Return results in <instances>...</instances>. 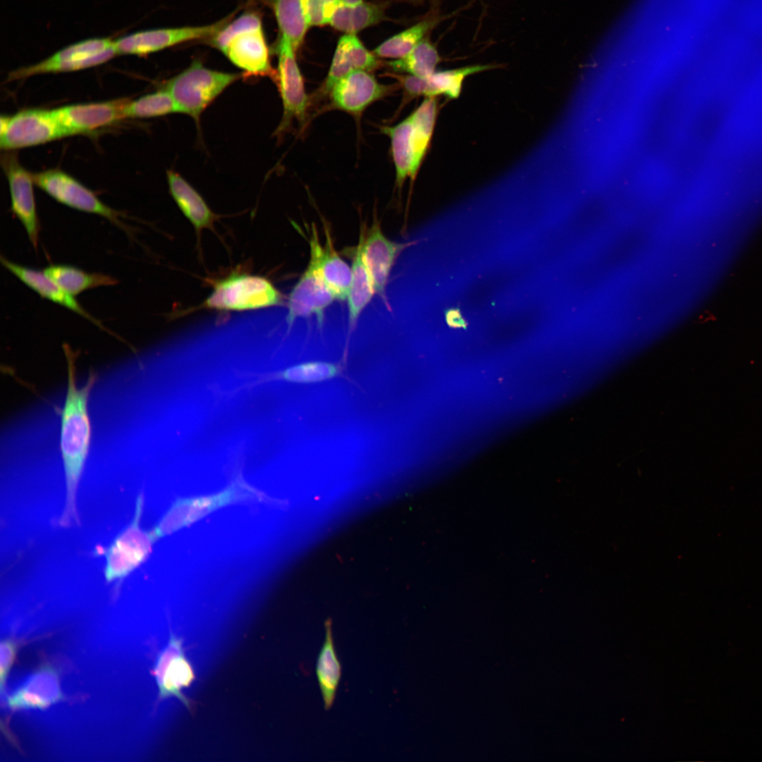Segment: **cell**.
<instances>
[{
  "instance_id": "obj_1",
  "label": "cell",
  "mask_w": 762,
  "mask_h": 762,
  "mask_svg": "<svg viewBox=\"0 0 762 762\" xmlns=\"http://www.w3.org/2000/svg\"><path fill=\"white\" fill-rule=\"evenodd\" d=\"M63 349L67 363L68 381L61 416L60 448L64 471L66 499L59 525L68 527L78 523V491L90 452L92 437L88 402L97 375L91 370L85 384L78 387L76 382V355L68 344H64Z\"/></svg>"
},
{
  "instance_id": "obj_2",
  "label": "cell",
  "mask_w": 762,
  "mask_h": 762,
  "mask_svg": "<svg viewBox=\"0 0 762 762\" xmlns=\"http://www.w3.org/2000/svg\"><path fill=\"white\" fill-rule=\"evenodd\" d=\"M207 40L241 69L244 76H270L272 79L275 70L271 66L262 19L258 12H244Z\"/></svg>"
},
{
  "instance_id": "obj_3",
  "label": "cell",
  "mask_w": 762,
  "mask_h": 762,
  "mask_svg": "<svg viewBox=\"0 0 762 762\" xmlns=\"http://www.w3.org/2000/svg\"><path fill=\"white\" fill-rule=\"evenodd\" d=\"M212 291L198 306L176 311L182 317L200 310L244 311L284 303V295L266 277L234 272L211 282Z\"/></svg>"
},
{
  "instance_id": "obj_4",
  "label": "cell",
  "mask_w": 762,
  "mask_h": 762,
  "mask_svg": "<svg viewBox=\"0 0 762 762\" xmlns=\"http://www.w3.org/2000/svg\"><path fill=\"white\" fill-rule=\"evenodd\" d=\"M243 76V74L210 69L196 59L169 79L164 87L171 95L179 113L190 116L198 124L205 109Z\"/></svg>"
},
{
  "instance_id": "obj_5",
  "label": "cell",
  "mask_w": 762,
  "mask_h": 762,
  "mask_svg": "<svg viewBox=\"0 0 762 762\" xmlns=\"http://www.w3.org/2000/svg\"><path fill=\"white\" fill-rule=\"evenodd\" d=\"M435 119L430 114L418 113L381 131L390 139L391 154L395 167V186L401 190L406 179L413 180L428 151Z\"/></svg>"
},
{
  "instance_id": "obj_6",
  "label": "cell",
  "mask_w": 762,
  "mask_h": 762,
  "mask_svg": "<svg viewBox=\"0 0 762 762\" xmlns=\"http://www.w3.org/2000/svg\"><path fill=\"white\" fill-rule=\"evenodd\" d=\"M144 497L136 500L133 517L109 545L102 550L105 558L104 577L108 582H121L148 557L155 541L150 531L140 526Z\"/></svg>"
},
{
  "instance_id": "obj_7",
  "label": "cell",
  "mask_w": 762,
  "mask_h": 762,
  "mask_svg": "<svg viewBox=\"0 0 762 762\" xmlns=\"http://www.w3.org/2000/svg\"><path fill=\"white\" fill-rule=\"evenodd\" d=\"M34 183L57 202L82 212L95 214L110 221L131 236L133 231L123 221L126 216L102 202L90 189L68 174L49 169L32 174Z\"/></svg>"
},
{
  "instance_id": "obj_8",
  "label": "cell",
  "mask_w": 762,
  "mask_h": 762,
  "mask_svg": "<svg viewBox=\"0 0 762 762\" xmlns=\"http://www.w3.org/2000/svg\"><path fill=\"white\" fill-rule=\"evenodd\" d=\"M116 55L112 40L88 39L69 45L39 63L10 72L6 80H20L39 74L85 69L104 64Z\"/></svg>"
},
{
  "instance_id": "obj_9",
  "label": "cell",
  "mask_w": 762,
  "mask_h": 762,
  "mask_svg": "<svg viewBox=\"0 0 762 762\" xmlns=\"http://www.w3.org/2000/svg\"><path fill=\"white\" fill-rule=\"evenodd\" d=\"M295 52L289 41L280 36L277 47V67L272 78L283 105L282 118L276 130L277 135L286 131L294 120L303 123L309 106L308 96Z\"/></svg>"
},
{
  "instance_id": "obj_10",
  "label": "cell",
  "mask_w": 762,
  "mask_h": 762,
  "mask_svg": "<svg viewBox=\"0 0 762 762\" xmlns=\"http://www.w3.org/2000/svg\"><path fill=\"white\" fill-rule=\"evenodd\" d=\"M234 13L221 20L205 25L146 30L132 33L114 41L117 55L140 56L193 40H208L227 23Z\"/></svg>"
},
{
  "instance_id": "obj_11",
  "label": "cell",
  "mask_w": 762,
  "mask_h": 762,
  "mask_svg": "<svg viewBox=\"0 0 762 762\" xmlns=\"http://www.w3.org/2000/svg\"><path fill=\"white\" fill-rule=\"evenodd\" d=\"M68 136L52 109H29L10 116L6 131L0 134L5 150L31 147Z\"/></svg>"
},
{
  "instance_id": "obj_12",
  "label": "cell",
  "mask_w": 762,
  "mask_h": 762,
  "mask_svg": "<svg viewBox=\"0 0 762 762\" xmlns=\"http://www.w3.org/2000/svg\"><path fill=\"white\" fill-rule=\"evenodd\" d=\"M1 164L6 175L11 195V210L24 226L33 248L39 244L40 224L33 190L32 174L20 164L16 156L6 153Z\"/></svg>"
},
{
  "instance_id": "obj_13",
  "label": "cell",
  "mask_w": 762,
  "mask_h": 762,
  "mask_svg": "<svg viewBox=\"0 0 762 762\" xmlns=\"http://www.w3.org/2000/svg\"><path fill=\"white\" fill-rule=\"evenodd\" d=\"M335 300L322 279L315 261L310 258L307 267L287 298L286 322L289 329L299 318L315 315L322 327L325 310Z\"/></svg>"
},
{
  "instance_id": "obj_14",
  "label": "cell",
  "mask_w": 762,
  "mask_h": 762,
  "mask_svg": "<svg viewBox=\"0 0 762 762\" xmlns=\"http://www.w3.org/2000/svg\"><path fill=\"white\" fill-rule=\"evenodd\" d=\"M153 675L159 689V700L174 696L190 710V702L181 691L192 684L195 675L185 655L182 640L171 631L167 645L158 656Z\"/></svg>"
},
{
  "instance_id": "obj_15",
  "label": "cell",
  "mask_w": 762,
  "mask_h": 762,
  "mask_svg": "<svg viewBox=\"0 0 762 762\" xmlns=\"http://www.w3.org/2000/svg\"><path fill=\"white\" fill-rule=\"evenodd\" d=\"M395 89L379 83L369 71H354L336 83L329 95L333 108L358 115Z\"/></svg>"
},
{
  "instance_id": "obj_16",
  "label": "cell",
  "mask_w": 762,
  "mask_h": 762,
  "mask_svg": "<svg viewBox=\"0 0 762 762\" xmlns=\"http://www.w3.org/2000/svg\"><path fill=\"white\" fill-rule=\"evenodd\" d=\"M325 243L322 246L317 226L312 223L307 226L308 241L310 246V258L317 266L318 272L335 300L347 299L351 280V267L335 250L332 235L327 222H324Z\"/></svg>"
},
{
  "instance_id": "obj_17",
  "label": "cell",
  "mask_w": 762,
  "mask_h": 762,
  "mask_svg": "<svg viewBox=\"0 0 762 762\" xmlns=\"http://www.w3.org/2000/svg\"><path fill=\"white\" fill-rule=\"evenodd\" d=\"M130 99H116L102 102L71 104L52 109L68 136L105 127L126 119Z\"/></svg>"
},
{
  "instance_id": "obj_18",
  "label": "cell",
  "mask_w": 762,
  "mask_h": 762,
  "mask_svg": "<svg viewBox=\"0 0 762 762\" xmlns=\"http://www.w3.org/2000/svg\"><path fill=\"white\" fill-rule=\"evenodd\" d=\"M416 242L399 243L389 240L383 234L380 222L376 218L371 227L366 231L362 248L363 260L375 294L385 301L387 284L397 257Z\"/></svg>"
},
{
  "instance_id": "obj_19",
  "label": "cell",
  "mask_w": 762,
  "mask_h": 762,
  "mask_svg": "<svg viewBox=\"0 0 762 762\" xmlns=\"http://www.w3.org/2000/svg\"><path fill=\"white\" fill-rule=\"evenodd\" d=\"M231 486L214 496L179 500L150 531L155 541L169 533L188 525L216 508L232 502L249 498L248 494Z\"/></svg>"
},
{
  "instance_id": "obj_20",
  "label": "cell",
  "mask_w": 762,
  "mask_h": 762,
  "mask_svg": "<svg viewBox=\"0 0 762 762\" xmlns=\"http://www.w3.org/2000/svg\"><path fill=\"white\" fill-rule=\"evenodd\" d=\"M63 699L58 672L45 663L7 697L6 705L12 710L44 709Z\"/></svg>"
},
{
  "instance_id": "obj_21",
  "label": "cell",
  "mask_w": 762,
  "mask_h": 762,
  "mask_svg": "<svg viewBox=\"0 0 762 762\" xmlns=\"http://www.w3.org/2000/svg\"><path fill=\"white\" fill-rule=\"evenodd\" d=\"M495 67L492 65H472L462 68L435 71L426 78L409 74L393 73L405 96L413 98L419 96L435 97L445 95L449 98L459 97L464 79L472 74Z\"/></svg>"
},
{
  "instance_id": "obj_22",
  "label": "cell",
  "mask_w": 762,
  "mask_h": 762,
  "mask_svg": "<svg viewBox=\"0 0 762 762\" xmlns=\"http://www.w3.org/2000/svg\"><path fill=\"white\" fill-rule=\"evenodd\" d=\"M167 179L170 195L193 226L200 250L202 231L209 229L217 234L214 224L220 216L210 209L200 193L178 172L167 170Z\"/></svg>"
},
{
  "instance_id": "obj_23",
  "label": "cell",
  "mask_w": 762,
  "mask_h": 762,
  "mask_svg": "<svg viewBox=\"0 0 762 762\" xmlns=\"http://www.w3.org/2000/svg\"><path fill=\"white\" fill-rule=\"evenodd\" d=\"M0 262L3 267L20 279L42 298L52 301L90 321L103 330L108 331L102 324L90 315L75 298L44 271L28 267L9 260L2 255Z\"/></svg>"
},
{
  "instance_id": "obj_24",
  "label": "cell",
  "mask_w": 762,
  "mask_h": 762,
  "mask_svg": "<svg viewBox=\"0 0 762 762\" xmlns=\"http://www.w3.org/2000/svg\"><path fill=\"white\" fill-rule=\"evenodd\" d=\"M380 65L377 56L369 52L354 34L341 36L337 43L321 92L329 94L341 78L354 71H371Z\"/></svg>"
},
{
  "instance_id": "obj_25",
  "label": "cell",
  "mask_w": 762,
  "mask_h": 762,
  "mask_svg": "<svg viewBox=\"0 0 762 762\" xmlns=\"http://www.w3.org/2000/svg\"><path fill=\"white\" fill-rule=\"evenodd\" d=\"M358 243L351 265V280L347 297L349 308V335L355 329L358 320L375 294L374 286L363 257V243L366 229L361 225Z\"/></svg>"
},
{
  "instance_id": "obj_26",
  "label": "cell",
  "mask_w": 762,
  "mask_h": 762,
  "mask_svg": "<svg viewBox=\"0 0 762 762\" xmlns=\"http://www.w3.org/2000/svg\"><path fill=\"white\" fill-rule=\"evenodd\" d=\"M277 20L280 36L286 38L296 51L303 44L310 27L307 0H267Z\"/></svg>"
},
{
  "instance_id": "obj_27",
  "label": "cell",
  "mask_w": 762,
  "mask_h": 762,
  "mask_svg": "<svg viewBox=\"0 0 762 762\" xmlns=\"http://www.w3.org/2000/svg\"><path fill=\"white\" fill-rule=\"evenodd\" d=\"M385 17L383 5L363 1L349 5L341 2L334 13L329 25L345 34L355 35L379 23Z\"/></svg>"
},
{
  "instance_id": "obj_28",
  "label": "cell",
  "mask_w": 762,
  "mask_h": 762,
  "mask_svg": "<svg viewBox=\"0 0 762 762\" xmlns=\"http://www.w3.org/2000/svg\"><path fill=\"white\" fill-rule=\"evenodd\" d=\"M325 639L319 653L316 674L325 708L329 709L334 700L341 678V665L337 658L332 632V622H325Z\"/></svg>"
},
{
  "instance_id": "obj_29",
  "label": "cell",
  "mask_w": 762,
  "mask_h": 762,
  "mask_svg": "<svg viewBox=\"0 0 762 762\" xmlns=\"http://www.w3.org/2000/svg\"><path fill=\"white\" fill-rule=\"evenodd\" d=\"M44 272L66 291L75 296L87 289L114 286L119 283L115 277L100 272H87L68 265H51Z\"/></svg>"
},
{
  "instance_id": "obj_30",
  "label": "cell",
  "mask_w": 762,
  "mask_h": 762,
  "mask_svg": "<svg viewBox=\"0 0 762 762\" xmlns=\"http://www.w3.org/2000/svg\"><path fill=\"white\" fill-rule=\"evenodd\" d=\"M439 20L437 16H428L411 27L387 39L377 46L373 53L380 58L401 59L408 54L428 32Z\"/></svg>"
},
{
  "instance_id": "obj_31",
  "label": "cell",
  "mask_w": 762,
  "mask_h": 762,
  "mask_svg": "<svg viewBox=\"0 0 762 762\" xmlns=\"http://www.w3.org/2000/svg\"><path fill=\"white\" fill-rule=\"evenodd\" d=\"M440 61L436 47L425 37L405 56L392 61L388 64L396 73L426 78L435 71Z\"/></svg>"
},
{
  "instance_id": "obj_32",
  "label": "cell",
  "mask_w": 762,
  "mask_h": 762,
  "mask_svg": "<svg viewBox=\"0 0 762 762\" xmlns=\"http://www.w3.org/2000/svg\"><path fill=\"white\" fill-rule=\"evenodd\" d=\"M174 113H179L177 106L164 87L131 100L126 109V118H151Z\"/></svg>"
},
{
  "instance_id": "obj_33",
  "label": "cell",
  "mask_w": 762,
  "mask_h": 762,
  "mask_svg": "<svg viewBox=\"0 0 762 762\" xmlns=\"http://www.w3.org/2000/svg\"><path fill=\"white\" fill-rule=\"evenodd\" d=\"M341 371L340 364L315 361L289 368L279 373L276 377L296 382H316L334 377Z\"/></svg>"
},
{
  "instance_id": "obj_34",
  "label": "cell",
  "mask_w": 762,
  "mask_h": 762,
  "mask_svg": "<svg viewBox=\"0 0 762 762\" xmlns=\"http://www.w3.org/2000/svg\"><path fill=\"white\" fill-rule=\"evenodd\" d=\"M341 0H307V13L310 26L329 24Z\"/></svg>"
},
{
  "instance_id": "obj_35",
  "label": "cell",
  "mask_w": 762,
  "mask_h": 762,
  "mask_svg": "<svg viewBox=\"0 0 762 762\" xmlns=\"http://www.w3.org/2000/svg\"><path fill=\"white\" fill-rule=\"evenodd\" d=\"M18 646L12 639L2 640L0 643V690L1 693L6 684V680L16 660Z\"/></svg>"
},
{
  "instance_id": "obj_36",
  "label": "cell",
  "mask_w": 762,
  "mask_h": 762,
  "mask_svg": "<svg viewBox=\"0 0 762 762\" xmlns=\"http://www.w3.org/2000/svg\"><path fill=\"white\" fill-rule=\"evenodd\" d=\"M445 319L447 325L451 328L466 329L468 325L459 308H451L446 310L445 311Z\"/></svg>"
},
{
  "instance_id": "obj_37",
  "label": "cell",
  "mask_w": 762,
  "mask_h": 762,
  "mask_svg": "<svg viewBox=\"0 0 762 762\" xmlns=\"http://www.w3.org/2000/svg\"><path fill=\"white\" fill-rule=\"evenodd\" d=\"M9 120H10V116H1V117L0 134L3 133L6 131V129L8 125Z\"/></svg>"
},
{
  "instance_id": "obj_38",
  "label": "cell",
  "mask_w": 762,
  "mask_h": 762,
  "mask_svg": "<svg viewBox=\"0 0 762 762\" xmlns=\"http://www.w3.org/2000/svg\"><path fill=\"white\" fill-rule=\"evenodd\" d=\"M363 1V0H341V2L345 4H356Z\"/></svg>"
}]
</instances>
